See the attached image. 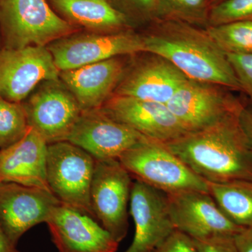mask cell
<instances>
[{
	"instance_id": "1",
	"label": "cell",
	"mask_w": 252,
	"mask_h": 252,
	"mask_svg": "<svg viewBox=\"0 0 252 252\" xmlns=\"http://www.w3.org/2000/svg\"><path fill=\"white\" fill-rule=\"evenodd\" d=\"M241 112L165 146L209 183L252 181V150L240 121Z\"/></svg>"
},
{
	"instance_id": "2",
	"label": "cell",
	"mask_w": 252,
	"mask_h": 252,
	"mask_svg": "<svg viewBox=\"0 0 252 252\" xmlns=\"http://www.w3.org/2000/svg\"><path fill=\"white\" fill-rule=\"evenodd\" d=\"M144 34L146 53L173 64L189 79L241 91L226 54L205 29L172 20L157 19Z\"/></svg>"
},
{
	"instance_id": "3",
	"label": "cell",
	"mask_w": 252,
	"mask_h": 252,
	"mask_svg": "<svg viewBox=\"0 0 252 252\" xmlns=\"http://www.w3.org/2000/svg\"><path fill=\"white\" fill-rule=\"evenodd\" d=\"M77 26L63 19L47 0H0L3 48L46 46L75 33Z\"/></svg>"
},
{
	"instance_id": "4",
	"label": "cell",
	"mask_w": 252,
	"mask_h": 252,
	"mask_svg": "<svg viewBox=\"0 0 252 252\" xmlns=\"http://www.w3.org/2000/svg\"><path fill=\"white\" fill-rule=\"evenodd\" d=\"M119 160L136 180L162 193L209 192L208 182L162 142L148 139L123 154Z\"/></svg>"
},
{
	"instance_id": "5",
	"label": "cell",
	"mask_w": 252,
	"mask_h": 252,
	"mask_svg": "<svg viewBox=\"0 0 252 252\" xmlns=\"http://www.w3.org/2000/svg\"><path fill=\"white\" fill-rule=\"evenodd\" d=\"M95 160L90 154L69 141L48 144L47 182L61 203L94 219L91 187Z\"/></svg>"
},
{
	"instance_id": "6",
	"label": "cell",
	"mask_w": 252,
	"mask_h": 252,
	"mask_svg": "<svg viewBox=\"0 0 252 252\" xmlns=\"http://www.w3.org/2000/svg\"><path fill=\"white\" fill-rule=\"evenodd\" d=\"M94 160L91 187L94 217L120 243L128 230L127 205L130 203L132 176L119 159Z\"/></svg>"
},
{
	"instance_id": "7",
	"label": "cell",
	"mask_w": 252,
	"mask_h": 252,
	"mask_svg": "<svg viewBox=\"0 0 252 252\" xmlns=\"http://www.w3.org/2000/svg\"><path fill=\"white\" fill-rule=\"evenodd\" d=\"M22 103L28 126L48 144L67 141L82 112L60 79L43 81Z\"/></svg>"
},
{
	"instance_id": "8",
	"label": "cell",
	"mask_w": 252,
	"mask_h": 252,
	"mask_svg": "<svg viewBox=\"0 0 252 252\" xmlns=\"http://www.w3.org/2000/svg\"><path fill=\"white\" fill-rule=\"evenodd\" d=\"M60 71L126 56L146 53L144 34L123 31L72 34L46 46Z\"/></svg>"
},
{
	"instance_id": "9",
	"label": "cell",
	"mask_w": 252,
	"mask_h": 252,
	"mask_svg": "<svg viewBox=\"0 0 252 252\" xmlns=\"http://www.w3.org/2000/svg\"><path fill=\"white\" fill-rule=\"evenodd\" d=\"M166 105L188 132L210 127L245 107L229 89L190 79Z\"/></svg>"
},
{
	"instance_id": "10",
	"label": "cell",
	"mask_w": 252,
	"mask_h": 252,
	"mask_svg": "<svg viewBox=\"0 0 252 252\" xmlns=\"http://www.w3.org/2000/svg\"><path fill=\"white\" fill-rule=\"evenodd\" d=\"M165 195L175 229L193 240L235 237L244 229L225 216L209 192L189 190Z\"/></svg>"
},
{
	"instance_id": "11",
	"label": "cell",
	"mask_w": 252,
	"mask_h": 252,
	"mask_svg": "<svg viewBox=\"0 0 252 252\" xmlns=\"http://www.w3.org/2000/svg\"><path fill=\"white\" fill-rule=\"evenodd\" d=\"M59 68L46 46H28L0 51V95L23 102L43 81L60 79Z\"/></svg>"
},
{
	"instance_id": "12",
	"label": "cell",
	"mask_w": 252,
	"mask_h": 252,
	"mask_svg": "<svg viewBox=\"0 0 252 252\" xmlns=\"http://www.w3.org/2000/svg\"><path fill=\"white\" fill-rule=\"evenodd\" d=\"M149 138L98 108L81 112L67 141L97 160L119 159Z\"/></svg>"
},
{
	"instance_id": "13",
	"label": "cell",
	"mask_w": 252,
	"mask_h": 252,
	"mask_svg": "<svg viewBox=\"0 0 252 252\" xmlns=\"http://www.w3.org/2000/svg\"><path fill=\"white\" fill-rule=\"evenodd\" d=\"M61 203L46 189L0 182V226L16 245L28 230L46 223Z\"/></svg>"
},
{
	"instance_id": "14",
	"label": "cell",
	"mask_w": 252,
	"mask_h": 252,
	"mask_svg": "<svg viewBox=\"0 0 252 252\" xmlns=\"http://www.w3.org/2000/svg\"><path fill=\"white\" fill-rule=\"evenodd\" d=\"M59 252H117L119 243L88 214L61 203L46 222Z\"/></svg>"
},
{
	"instance_id": "15",
	"label": "cell",
	"mask_w": 252,
	"mask_h": 252,
	"mask_svg": "<svg viewBox=\"0 0 252 252\" xmlns=\"http://www.w3.org/2000/svg\"><path fill=\"white\" fill-rule=\"evenodd\" d=\"M101 108L141 135L162 143L188 133L165 104L112 94Z\"/></svg>"
},
{
	"instance_id": "16",
	"label": "cell",
	"mask_w": 252,
	"mask_h": 252,
	"mask_svg": "<svg viewBox=\"0 0 252 252\" xmlns=\"http://www.w3.org/2000/svg\"><path fill=\"white\" fill-rule=\"evenodd\" d=\"M130 210L135 232L124 252H154L175 230L165 193L139 180L132 183Z\"/></svg>"
},
{
	"instance_id": "17",
	"label": "cell",
	"mask_w": 252,
	"mask_h": 252,
	"mask_svg": "<svg viewBox=\"0 0 252 252\" xmlns=\"http://www.w3.org/2000/svg\"><path fill=\"white\" fill-rule=\"evenodd\" d=\"M149 54L151 56L125 72L113 94L166 104L188 80L166 59Z\"/></svg>"
},
{
	"instance_id": "18",
	"label": "cell",
	"mask_w": 252,
	"mask_h": 252,
	"mask_svg": "<svg viewBox=\"0 0 252 252\" xmlns=\"http://www.w3.org/2000/svg\"><path fill=\"white\" fill-rule=\"evenodd\" d=\"M125 72L124 63L117 57L61 71L60 78L84 112L102 107L114 94Z\"/></svg>"
},
{
	"instance_id": "19",
	"label": "cell",
	"mask_w": 252,
	"mask_h": 252,
	"mask_svg": "<svg viewBox=\"0 0 252 252\" xmlns=\"http://www.w3.org/2000/svg\"><path fill=\"white\" fill-rule=\"evenodd\" d=\"M48 144L31 127L21 140L0 150V182L50 190L47 182Z\"/></svg>"
},
{
	"instance_id": "20",
	"label": "cell",
	"mask_w": 252,
	"mask_h": 252,
	"mask_svg": "<svg viewBox=\"0 0 252 252\" xmlns=\"http://www.w3.org/2000/svg\"><path fill=\"white\" fill-rule=\"evenodd\" d=\"M55 12L74 26L94 32L111 33L124 31L127 16L108 0H47Z\"/></svg>"
},
{
	"instance_id": "21",
	"label": "cell",
	"mask_w": 252,
	"mask_h": 252,
	"mask_svg": "<svg viewBox=\"0 0 252 252\" xmlns=\"http://www.w3.org/2000/svg\"><path fill=\"white\" fill-rule=\"evenodd\" d=\"M209 193L225 216L247 228L252 227V181L209 183Z\"/></svg>"
},
{
	"instance_id": "22",
	"label": "cell",
	"mask_w": 252,
	"mask_h": 252,
	"mask_svg": "<svg viewBox=\"0 0 252 252\" xmlns=\"http://www.w3.org/2000/svg\"><path fill=\"white\" fill-rule=\"evenodd\" d=\"M205 29L225 54H252V19Z\"/></svg>"
},
{
	"instance_id": "23",
	"label": "cell",
	"mask_w": 252,
	"mask_h": 252,
	"mask_svg": "<svg viewBox=\"0 0 252 252\" xmlns=\"http://www.w3.org/2000/svg\"><path fill=\"white\" fill-rule=\"evenodd\" d=\"M210 10L208 0H159L157 19L178 21L206 28Z\"/></svg>"
},
{
	"instance_id": "24",
	"label": "cell",
	"mask_w": 252,
	"mask_h": 252,
	"mask_svg": "<svg viewBox=\"0 0 252 252\" xmlns=\"http://www.w3.org/2000/svg\"><path fill=\"white\" fill-rule=\"evenodd\" d=\"M29 127L22 102H11L0 95V150L21 140Z\"/></svg>"
},
{
	"instance_id": "25",
	"label": "cell",
	"mask_w": 252,
	"mask_h": 252,
	"mask_svg": "<svg viewBox=\"0 0 252 252\" xmlns=\"http://www.w3.org/2000/svg\"><path fill=\"white\" fill-rule=\"evenodd\" d=\"M252 19V0H223L210 7L208 26Z\"/></svg>"
},
{
	"instance_id": "26",
	"label": "cell",
	"mask_w": 252,
	"mask_h": 252,
	"mask_svg": "<svg viewBox=\"0 0 252 252\" xmlns=\"http://www.w3.org/2000/svg\"><path fill=\"white\" fill-rule=\"evenodd\" d=\"M236 74L241 91L252 103V54H226Z\"/></svg>"
},
{
	"instance_id": "27",
	"label": "cell",
	"mask_w": 252,
	"mask_h": 252,
	"mask_svg": "<svg viewBox=\"0 0 252 252\" xmlns=\"http://www.w3.org/2000/svg\"><path fill=\"white\" fill-rule=\"evenodd\" d=\"M154 252H198L193 239L175 230Z\"/></svg>"
},
{
	"instance_id": "28",
	"label": "cell",
	"mask_w": 252,
	"mask_h": 252,
	"mask_svg": "<svg viewBox=\"0 0 252 252\" xmlns=\"http://www.w3.org/2000/svg\"><path fill=\"white\" fill-rule=\"evenodd\" d=\"M193 240L198 252H238L234 237H217L208 240Z\"/></svg>"
},
{
	"instance_id": "29",
	"label": "cell",
	"mask_w": 252,
	"mask_h": 252,
	"mask_svg": "<svg viewBox=\"0 0 252 252\" xmlns=\"http://www.w3.org/2000/svg\"><path fill=\"white\" fill-rule=\"evenodd\" d=\"M131 12L145 19H157L159 0H121Z\"/></svg>"
},
{
	"instance_id": "30",
	"label": "cell",
	"mask_w": 252,
	"mask_h": 252,
	"mask_svg": "<svg viewBox=\"0 0 252 252\" xmlns=\"http://www.w3.org/2000/svg\"><path fill=\"white\" fill-rule=\"evenodd\" d=\"M234 240L238 252H252V227L244 228Z\"/></svg>"
},
{
	"instance_id": "31",
	"label": "cell",
	"mask_w": 252,
	"mask_h": 252,
	"mask_svg": "<svg viewBox=\"0 0 252 252\" xmlns=\"http://www.w3.org/2000/svg\"><path fill=\"white\" fill-rule=\"evenodd\" d=\"M240 121L248 136L252 150V108L245 106L240 114Z\"/></svg>"
},
{
	"instance_id": "32",
	"label": "cell",
	"mask_w": 252,
	"mask_h": 252,
	"mask_svg": "<svg viewBox=\"0 0 252 252\" xmlns=\"http://www.w3.org/2000/svg\"><path fill=\"white\" fill-rule=\"evenodd\" d=\"M0 252H21L16 248V245L8 238L0 226Z\"/></svg>"
},
{
	"instance_id": "33",
	"label": "cell",
	"mask_w": 252,
	"mask_h": 252,
	"mask_svg": "<svg viewBox=\"0 0 252 252\" xmlns=\"http://www.w3.org/2000/svg\"><path fill=\"white\" fill-rule=\"evenodd\" d=\"M223 1V0H208L209 4H210V7L211 6H214V5L218 4V3L220 2V1Z\"/></svg>"
},
{
	"instance_id": "34",
	"label": "cell",
	"mask_w": 252,
	"mask_h": 252,
	"mask_svg": "<svg viewBox=\"0 0 252 252\" xmlns=\"http://www.w3.org/2000/svg\"><path fill=\"white\" fill-rule=\"evenodd\" d=\"M3 49L2 38H1V32H0V51Z\"/></svg>"
},
{
	"instance_id": "35",
	"label": "cell",
	"mask_w": 252,
	"mask_h": 252,
	"mask_svg": "<svg viewBox=\"0 0 252 252\" xmlns=\"http://www.w3.org/2000/svg\"></svg>"
}]
</instances>
